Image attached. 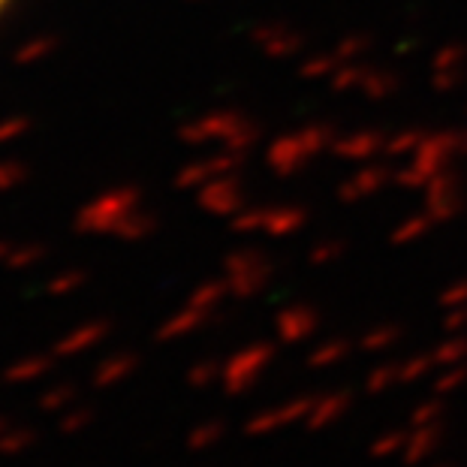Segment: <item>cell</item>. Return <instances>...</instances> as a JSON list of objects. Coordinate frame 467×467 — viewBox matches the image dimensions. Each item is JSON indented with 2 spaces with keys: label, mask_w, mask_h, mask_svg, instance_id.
Listing matches in <instances>:
<instances>
[{
  "label": "cell",
  "mask_w": 467,
  "mask_h": 467,
  "mask_svg": "<svg viewBox=\"0 0 467 467\" xmlns=\"http://www.w3.org/2000/svg\"><path fill=\"white\" fill-rule=\"evenodd\" d=\"M274 356H278V347L269 341H257L235 350L224 362V377H220L224 392L239 398V395H248L250 389H257V383L263 380V374L274 362Z\"/></svg>",
  "instance_id": "cell-1"
},
{
  "label": "cell",
  "mask_w": 467,
  "mask_h": 467,
  "mask_svg": "<svg viewBox=\"0 0 467 467\" xmlns=\"http://www.w3.org/2000/svg\"><path fill=\"white\" fill-rule=\"evenodd\" d=\"M313 404H317V395H298V398H289V401H283V404H274V408L259 410L244 423V434L257 438V434H272V431H281V428H287V425L305 423Z\"/></svg>",
  "instance_id": "cell-2"
},
{
  "label": "cell",
  "mask_w": 467,
  "mask_h": 467,
  "mask_svg": "<svg viewBox=\"0 0 467 467\" xmlns=\"http://www.w3.org/2000/svg\"><path fill=\"white\" fill-rule=\"evenodd\" d=\"M453 157H462V130H443V133L425 136L423 145L413 151V166L428 178H434L453 163Z\"/></svg>",
  "instance_id": "cell-3"
},
{
  "label": "cell",
  "mask_w": 467,
  "mask_h": 467,
  "mask_svg": "<svg viewBox=\"0 0 467 467\" xmlns=\"http://www.w3.org/2000/svg\"><path fill=\"white\" fill-rule=\"evenodd\" d=\"M311 160H317V154L311 151V145L305 142L302 133H283L265 151V163L281 178H293V175L305 172L311 166Z\"/></svg>",
  "instance_id": "cell-4"
},
{
  "label": "cell",
  "mask_w": 467,
  "mask_h": 467,
  "mask_svg": "<svg viewBox=\"0 0 467 467\" xmlns=\"http://www.w3.org/2000/svg\"><path fill=\"white\" fill-rule=\"evenodd\" d=\"M462 181L453 172H438L425 185V211L434 224H449L462 214Z\"/></svg>",
  "instance_id": "cell-5"
},
{
  "label": "cell",
  "mask_w": 467,
  "mask_h": 467,
  "mask_svg": "<svg viewBox=\"0 0 467 467\" xmlns=\"http://www.w3.org/2000/svg\"><path fill=\"white\" fill-rule=\"evenodd\" d=\"M320 328V311L308 302H296L287 305V308L278 311L274 317V335H278L281 344L287 347H296V344H305L313 338Z\"/></svg>",
  "instance_id": "cell-6"
},
{
  "label": "cell",
  "mask_w": 467,
  "mask_h": 467,
  "mask_svg": "<svg viewBox=\"0 0 467 467\" xmlns=\"http://www.w3.org/2000/svg\"><path fill=\"white\" fill-rule=\"evenodd\" d=\"M392 181V172H389V166H362L356 175H350V178H344L338 185V202L344 205H356L362 202V199H368L374 194H380L383 187Z\"/></svg>",
  "instance_id": "cell-7"
},
{
  "label": "cell",
  "mask_w": 467,
  "mask_h": 467,
  "mask_svg": "<svg viewBox=\"0 0 467 467\" xmlns=\"http://www.w3.org/2000/svg\"><path fill=\"white\" fill-rule=\"evenodd\" d=\"M386 139L389 136H383L380 130H356V133H344L338 139L332 142V154L338 160H374L383 154V148H386Z\"/></svg>",
  "instance_id": "cell-8"
},
{
  "label": "cell",
  "mask_w": 467,
  "mask_h": 467,
  "mask_svg": "<svg viewBox=\"0 0 467 467\" xmlns=\"http://www.w3.org/2000/svg\"><path fill=\"white\" fill-rule=\"evenodd\" d=\"M447 440V423H431V425H416L408 438V447L401 453L404 467H419L428 458L438 455V449Z\"/></svg>",
  "instance_id": "cell-9"
},
{
  "label": "cell",
  "mask_w": 467,
  "mask_h": 467,
  "mask_svg": "<svg viewBox=\"0 0 467 467\" xmlns=\"http://www.w3.org/2000/svg\"><path fill=\"white\" fill-rule=\"evenodd\" d=\"M356 395L350 392V389H335V392H326L317 398V404L311 408L308 419H305V425L311 428V431H323L328 425H338L344 416L353 408Z\"/></svg>",
  "instance_id": "cell-10"
},
{
  "label": "cell",
  "mask_w": 467,
  "mask_h": 467,
  "mask_svg": "<svg viewBox=\"0 0 467 467\" xmlns=\"http://www.w3.org/2000/svg\"><path fill=\"white\" fill-rule=\"evenodd\" d=\"M257 43L263 45L269 58H283V60H287V58L298 55L308 40H305L298 30L287 28V25H269V28L257 30Z\"/></svg>",
  "instance_id": "cell-11"
},
{
  "label": "cell",
  "mask_w": 467,
  "mask_h": 467,
  "mask_svg": "<svg viewBox=\"0 0 467 467\" xmlns=\"http://www.w3.org/2000/svg\"><path fill=\"white\" fill-rule=\"evenodd\" d=\"M136 365H139V356L130 353V350H121V353H112L106 356L103 362L94 368V377H91V386L94 389H109L115 383L127 380L130 374L136 371Z\"/></svg>",
  "instance_id": "cell-12"
},
{
  "label": "cell",
  "mask_w": 467,
  "mask_h": 467,
  "mask_svg": "<svg viewBox=\"0 0 467 467\" xmlns=\"http://www.w3.org/2000/svg\"><path fill=\"white\" fill-rule=\"evenodd\" d=\"M305 224H308V209L305 205H274V209L265 211L263 229L272 239H287V235H296Z\"/></svg>",
  "instance_id": "cell-13"
},
{
  "label": "cell",
  "mask_w": 467,
  "mask_h": 467,
  "mask_svg": "<svg viewBox=\"0 0 467 467\" xmlns=\"http://www.w3.org/2000/svg\"><path fill=\"white\" fill-rule=\"evenodd\" d=\"M274 274V265L265 263V265H257V269H248V272H233L229 274V293H233L235 298H254L263 293L265 287H269Z\"/></svg>",
  "instance_id": "cell-14"
},
{
  "label": "cell",
  "mask_w": 467,
  "mask_h": 467,
  "mask_svg": "<svg viewBox=\"0 0 467 467\" xmlns=\"http://www.w3.org/2000/svg\"><path fill=\"white\" fill-rule=\"evenodd\" d=\"M350 353H353V344L347 338H332V341H323L320 347H313L308 359H305V365H308L311 371H323V368H332V365L344 362Z\"/></svg>",
  "instance_id": "cell-15"
},
{
  "label": "cell",
  "mask_w": 467,
  "mask_h": 467,
  "mask_svg": "<svg viewBox=\"0 0 467 467\" xmlns=\"http://www.w3.org/2000/svg\"><path fill=\"white\" fill-rule=\"evenodd\" d=\"M359 91H362V97H368V99H374V103H380V99H389L392 94H398V91H401V79H398L395 73H389V70H377V67H368V70H365L362 85H359Z\"/></svg>",
  "instance_id": "cell-16"
},
{
  "label": "cell",
  "mask_w": 467,
  "mask_h": 467,
  "mask_svg": "<svg viewBox=\"0 0 467 467\" xmlns=\"http://www.w3.org/2000/svg\"><path fill=\"white\" fill-rule=\"evenodd\" d=\"M404 335V326L398 323H383V326H371L368 332L359 338V350L362 353H386L392 350Z\"/></svg>",
  "instance_id": "cell-17"
},
{
  "label": "cell",
  "mask_w": 467,
  "mask_h": 467,
  "mask_svg": "<svg viewBox=\"0 0 467 467\" xmlns=\"http://www.w3.org/2000/svg\"><path fill=\"white\" fill-rule=\"evenodd\" d=\"M109 332V323H91V326H82V328H75V332L70 335V338H64L55 347V353L58 356H75V353H82V350H88V347H94V344L103 338V335Z\"/></svg>",
  "instance_id": "cell-18"
},
{
  "label": "cell",
  "mask_w": 467,
  "mask_h": 467,
  "mask_svg": "<svg viewBox=\"0 0 467 467\" xmlns=\"http://www.w3.org/2000/svg\"><path fill=\"white\" fill-rule=\"evenodd\" d=\"M205 323V311L202 308H194L190 305L187 311H181V313H175V317L166 323L163 328L157 332V338L160 341H175V338H185V335H190V332H196L199 326Z\"/></svg>",
  "instance_id": "cell-19"
},
{
  "label": "cell",
  "mask_w": 467,
  "mask_h": 467,
  "mask_svg": "<svg viewBox=\"0 0 467 467\" xmlns=\"http://www.w3.org/2000/svg\"><path fill=\"white\" fill-rule=\"evenodd\" d=\"M51 368V359L49 356H28L12 362L4 374V383H30V380H40L43 374H49Z\"/></svg>",
  "instance_id": "cell-20"
},
{
  "label": "cell",
  "mask_w": 467,
  "mask_h": 467,
  "mask_svg": "<svg viewBox=\"0 0 467 467\" xmlns=\"http://www.w3.org/2000/svg\"><path fill=\"white\" fill-rule=\"evenodd\" d=\"M226 434V423L224 419H205V423H199L194 431L187 434V449H194V453H202V449H211L214 443H220Z\"/></svg>",
  "instance_id": "cell-21"
},
{
  "label": "cell",
  "mask_w": 467,
  "mask_h": 467,
  "mask_svg": "<svg viewBox=\"0 0 467 467\" xmlns=\"http://www.w3.org/2000/svg\"><path fill=\"white\" fill-rule=\"evenodd\" d=\"M431 226H434V220L428 218V211H425V214H413V218H404L401 224H398V226L392 229L389 241H392V244L419 241V239H425V235L431 233Z\"/></svg>",
  "instance_id": "cell-22"
},
{
  "label": "cell",
  "mask_w": 467,
  "mask_h": 467,
  "mask_svg": "<svg viewBox=\"0 0 467 467\" xmlns=\"http://www.w3.org/2000/svg\"><path fill=\"white\" fill-rule=\"evenodd\" d=\"M79 398V386L75 383H55V386H49L45 392L36 398V404H40V410L45 413H58V410H67L70 404Z\"/></svg>",
  "instance_id": "cell-23"
},
{
  "label": "cell",
  "mask_w": 467,
  "mask_h": 467,
  "mask_svg": "<svg viewBox=\"0 0 467 467\" xmlns=\"http://www.w3.org/2000/svg\"><path fill=\"white\" fill-rule=\"evenodd\" d=\"M36 428L30 425H10L0 438V455H21L25 449H30L36 443Z\"/></svg>",
  "instance_id": "cell-24"
},
{
  "label": "cell",
  "mask_w": 467,
  "mask_h": 467,
  "mask_svg": "<svg viewBox=\"0 0 467 467\" xmlns=\"http://www.w3.org/2000/svg\"><path fill=\"white\" fill-rule=\"evenodd\" d=\"M425 130H416V127H410V130H401V133H395V136H389L386 139V148H383V154H386L389 160H398V157H404V154H413V151L423 145L425 139Z\"/></svg>",
  "instance_id": "cell-25"
},
{
  "label": "cell",
  "mask_w": 467,
  "mask_h": 467,
  "mask_svg": "<svg viewBox=\"0 0 467 467\" xmlns=\"http://www.w3.org/2000/svg\"><path fill=\"white\" fill-rule=\"evenodd\" d=\"M398 383H401V362H383L365 377V389H368V395H380L389 392Z\"/></svg>",
  "instance_id": "cell-26"
},
{
  "label": "cell",
  "mask_w": 467,
  "mask_h": 467,
  "mask_svg": "<svg viewBox=\"0 0 467 467\" xmlns=\"http://www.w3.org/2000/svg\"><path fill=\"white\" fill-rule=\"evenodd\" d=\"M341 67V58L335 51H326V55H311L302 60L298 67V75L302 79H332V73Z\"/></svg>",
  "instance_id": "cell-27"
},
{
  "label": "cell",
  "mask_w": 467,
  "mask_h": 467,
  "mask_svg": "<svg viewBox=\"0 0 467 467\" xmlns=\"http://www.w3.org/2000/svg\"><path fill=\"white\" fill-rule=\"evenodd\" d=\"M410 434L404 428H392V431H383L377 440H371V458H389V455H401L404 447H408Z\"/></svg>",
  "instance_id": "cell-28"
},
{
  "label": "cell",
  "mask_w": 467,
  "mask_h": 467,
  "mask_svg": "<svg viewBox=\"0 0 467 467\" xmlns=\"http://www.w3.org/2000/svg\"><path fill=\"white\" fill-rule=\"evenodd\" d=\"M365 70L368 67L359 64V60H347V64H341L338 70L332 73V79H328V85H332V91H338V94H344V91H359V85H362L365 79Z\"/></svg>",
  "instance_id": "cell-29"
},
{
  "label": "cell",
  "mask_w": 467,
  "mask_h": 467,
  "mask_svg": "<svg viewBox=\"0 0 467 467\" xmlns=\"http://www.w3.org/2000/svg\"><path fill=\"white\" fill-rule=\"evenodd\" d=\"M434 362L449 368V365H462L467 362V338L464 335H449L447 341L434 347Z\"/></svg>",
  "instance_id": "cell-30"
},
{
  "label": "cell",
  "mask_w": 467,
  "mask_h": 467,
  "mask_svg": "<svg viewBox=\"0 0 467 467\" xmlns=\"http://www.w3.org/2000/svg\"><path fill=\"white\" fill-rule=\"evenodd\" d=\"M443 416H447V404H443V395L434 392L431 398H425V401H419L416 408L410 413V425H431V423H443Z\"/></svg>",
  "instance_id": "cell-31"
},
{
  "label": "cell",
  "mask_w": 467,
  "mask_h": 467,
  "mask_svg": "<svg viewBox=\"0 0 467 467\" xmlns=\"http://www.w3.org/2000/svg\"><path fill=\"white\" fill-rule=\"evenodd\" d=\"M464 64H467V43H447L431 58L434 70H464Z\"/></svg>",
  "instance_id": "cell-32"
},
{
  "label": "cell",
  "mask_w": 467,
  "mask_h": 467,
  "mask_svg": "<svg viewBox=\"0 0 467 467\" xmlns=\"http://www.w3.org/2000/svg\"><path fill=\"white\" fill-rule=\"evenodd\" d=\"M220 377H224V365L214 362V359H202V362L187 368V386L194 389H209L211 383H218Z\"/></svg>",
  "instance_id": "cell-33"
},
{
  "label": "cell",
  "mask_w": 467,
  "mask_h": 467,
  "mask_svg": "<svg viewBox=\"0 0 467 467\" xmlns=\"http://www.w3.org/2000/svg\"><path fill=\"white\" fill-rule=\"evenodd\" d=\"M344 254H347V241L326 239V241L313 244V248L308 250V263L311 265H332V263H338Z\"/></svg>",
  "instance_id": "cell-34"
},
{
  "label": "cell",
  "mask_w": 467,
  "mask_h": 467,
  "mask_svg": "<svg viewBox=\"0 0 467 467\" xmlns=\"http://www.w3.org/2000/svg\"><path fill=\"white\" fill-rule=\"evenodd\" d=\"M434 353L428 356V353H416V356H410V359H404L401 362V383H416V380H423L428 377V374L434 371Z\"/></svg>",
  "instance_id": "cell-35"
},
{
  "label": "cell",
  "mask_w": 467,
  "mask_h": 467,
  "mask_svg": "<svg viewBox=\"0 0 467 467\" xmlns=\"http://www.w3.org/2000/svg\"><path fill=\"white\" fill-rule=\"evenodd\" d=\"M371 36L368 34H350L344 36V40L338 43V49H335V55L341 58V64H347V60H359L365 55V51L371 49Z\"/></svg>",
  "instance_id": "cell-36"
},
{
  "label": "cell",
  "mask_w": 467,
  "mask_h": 467,
  "mask_svg": "<svg viewBox=\"0 0 467 467\" xmlns=\"http://www.w3.org/2000/svg\"><path fill=\"white\" fill-rule=\"evenodd\" d=\"M467 383V362L462 365H449L440 377H434V392L438 395H453L455 389H462Z\"/></svg>",
  "instance_id": "cell-37"
},
{
  "label": "cell",
  "mask_w": 467,
  "mask_h": 467,
  "mask_svg": "<svg viewBox=\"0 0 467 467\" xmlns=\"http://www.w3.org/2000/svg\"><path fill=\"white\" fill-rule=\"evenodd\" d=\"M205 205H211L214 211H233L239 209V190L233 185H218L205 194Z\"/></svg>",
  "instance_id": "cell-38"
},
{
  "label": "cell",
  "mask_w": 467,
  "mask_h": 467,
  "mask_svg": "<svg viewBox=\"0 0 467 467\" xmlns=\"http://www.w3.org/2000/svg\"><path fill=\"white\" fill-rule=\"evenodd\" d=\"M94 408H70L60 416V423H58V428L64 434H75V431H82V428H88L91 423H94Z\"/></svg>",
  "instance_id": "cell-39"
},
{
  "label": "cell",
  "mask_w": 467,
  "mask_h": 467,
  "mask_svg": "<svg viewBox=\"0 0 467 467\" xmlns=\"http://www.w3.org/2000/svg\"><path fill=\"white\" fill-rule=\"evenodd\" d=\"M226 283H220V281H211V283H205V287H199L196 293H194V308H202V311H211L214 305L224 298V293H226Z\"/></svg>",
  "instance_id": "cell-40"
},
{
  "label": "cell",
  "mask_w": 467,
  "mask_h": 467,
  "mask_svg": "<svg viewBox=\"0 0 467 467\" xmlns=\"http://www.w3.org/2000/svg\"><path fill=\"white\" fill-rule=\"evenodd\" d=\"M265 263H272V259L265 257L263 250H239V254H233L226 259V269H229V274H233V272L257 269V265H265Z\"/></svg>",
  "instance_id": "cell-41"
},
{
  "label": "cell",
  "mask_w": 467,
  "mask_h": 467,
  "mask_svg": "<svg viewBox=\"0 0 467 467\" xmlns=\"http://www.w3.org/2000/svg\"><path fill=\"white\" fill-rule=\"evenodd\" d=\"M265 211L269 209H244L235 214L233 229L235 233H259V226H265Z\"/></svg>",
  "instance_id": "cell-42"
},
{
  "label": "cell",
  "mask_w": 467,
  "mask_h": 467,
  "mask_svg": "<svg viewBox=\"0 0 467 467\" xmlns=\"http://www.w3.org/2000/svg\"><path fill=\"white\" fill-rule=\"evenodd\" d=\"M438 305H440L443 311H449V308H462V305H467V278L449 283V287L438 296Z\"/></svg>",
  "instance_id": "cell-43"
},
{
  "label": "cell",
  "mask_w": 467,
  "mask_h": 467,
  "mask_svg": "<svg viewBox=\"0 0 467 467\" xmlns=\"http://www.w3.org/2000/svg\"><path fill=\"white\" fill-rule=\"evenodd\" d=\"M392 181L398 187H404V190H425V185L431 178H428V175H423L416 170V166H404V170H398V172H392Z\"/></svg>",
  "instance_id": "cell-44"
},
{
  "label": "cell",
  "mask_w": 467,
  "mask_h": 467,
  "mask_svg": "<svg viewBox=\"0 0 467 467\" xmlns=\"http://www.w3.org/2000/svg\"><path fill=\"white\" fill-rule=\"evenodd\" d=\"M462 85V70H434L431 75V88L438 91V94H449V91H455Z\"/></svg>",
  "instance_id": "cell-45"
},
{
  "label": "cell",
  "mask_w": 467,
  "mask_h": 467,
  "mask_svg": "<svg viewBox=\"0 0 467 467\" xmlns=\"http://www.w3.org/2000/svg\"><path fill=\"white\" fill-rule=\"evenodd\" d=\"M464 328H467V305H462V308H449L447 317H443V332L462 335Z\"/></svg>",
  "instance_id": "cell-46"
},
{
  "label": "cell",
  "mask_w": 467,
  "mask_h": 467,
  "mask_svg": "<svg viewBox=\"0 0 467 467\" xmlns=\"http://www.w3.org/2000/svg\"><path fill=\"white\" fill-rule=\"evenodd\" d=\"M416 45H419V40H413V36H408V40H401V43L395 45V51H398V55H410V51L416 49Z\"/></svg>",
  "instance_id": "cell-47"
},
{
  "label": "cell",
  "mask_w": 467,
  "mask_h": 467,
  "mask_svg": "<svg viewBox=\"0 0 467 467\" xmlns=\"http://www.w3.org/2000/svg\"><path fill=\"white\" fill-rule=\"evenodd\" d=\"M6 428H10V419H6V416H0V438H4V431H6Z\"/></svg>",
  "instance_id": "cell-48"
},
{
  "label": "cell",
  "mask_w": 467,
  "mask_h": 467,
  "mask_svg": "<svg viewBox=\"0 0 467 467\" xmlns=\"http://www.w3.org/2000/svg\"><path fill=\"white\" fill-rule=\"evenodd\" d=\"M4 4H6V0H0V6H4Z\"/></svg>",
  "instance_id": "cell-49"
},
{
  "label": "cell",
  "mask_w": 467,
  "mask_h": 467,
  "mask_svg": "<svg viewBox=\"0 0 467 467\" xmlns=\"http://www.w3.org/2000/svg\"><path fill=\"white\" fill-rule=\"evenodd\" d=\"M438 467H447V464H438Z\"/></svg>",
  "instance_id": "cell-50"
}]
</instances>
